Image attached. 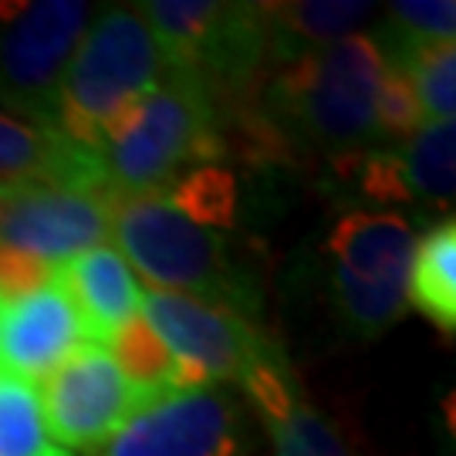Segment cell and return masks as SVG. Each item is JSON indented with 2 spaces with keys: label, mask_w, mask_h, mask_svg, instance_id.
I'll return each mask as SVG.
<instances>
[{
  "label": "cell",
  "mask_w": 456,
  "mask_h": 456,
  "mask_svg": "<svg viewBox=\"0 0 456 456\" xmlns=\"http://www.w3.org/2000/svg\"><path fill=\"white\" fill-rule=\"evenodd\" d=\"M51 277L71 297L88 342H112L118 328H126L139 314L142 291H139L135 271L109 244L75 254L65 264H54Z\"/></svg>",
  "instance_id": "13"
},
{
  "label": "cell",
  "mask_w": 456,
  "mask_h": 456,
  "mask_svg": "<svg viewBox=\"0 0 456 456\" xmlns=\"http://www.w3.org/2000/svg\"><path fill=\"white\" fill-rule=\"evenodd\" d=\"M169 71L193 78L216 109L220 126L257 105L271 75L261 4L149 0L135 4Z\"/></svg>",
  "instance_id": "3"
},
{
  "label": "cell",
  "mask_w": 456,
  "mask_h": 456,
  "mask_svg": "<svg viewBox=\"0 0 456 456\" xmlns=\"http://www.w3.org/2000/svg\"><path fill=\"white\" fill-rule=\"evenodd\" d=\"M112 213L105 193H75L41 183L0 186V247L41 264H65L105 247Z\"/></svg>",
  "instance_id": "10"
},
{
  "label": "cell",
  "mask_w": 456,
  "mask_h": 456,
  "mask_svg": "<svg viewBox=\"0 0 456 456\" xmlns=\"http://www.w3.org/2000/svg\"><path fill=\"white\" fill-rule=\"evenodd\" d=\"M139 314L159 335L169 359L176 365V389H200L237 382L274 342L254 322L216 305L159 288H146Z\"/></svg>",
  "instance_id": "7"
},
{
  "label": "cell",
  "mask_w": 456,
  "mask_h": 456,
  "mask_svg": "<svg viewBox=\"0 0 456 456\" xmlns=\"http://www.w3.org/2000/svg\"><path fill=\"white\" fill-rule=\"evenodd\" d=\"M403 71L412 85V95L419 102V115L429 126L453 122L456 112V48L453 41H443L416 54Z\"/></svg>",
  "instance_id": "23"
},
{
  "label": "cell",
  "mask_w": 456,
  "mask_h": 456,
  "mask_svg": "<svg viewBox=\"0 0 456 456\" xmlns=\"http://www.w3.org/2000/svg\"><path fill=\"white\" fill-rule=\"evenodd\" d=\"M274 436V456H352L342 429L297 395L284 416L264 423Z\"/></svg>",
  "instance_id": "22"
},
{
  "label": "cell",
  "mask_w": 456,
  "mask_h": 456,
  "mask_svg": "<svg viewBox=\"0 0 456 456\" xmlns=\"http://www.w3.org/2000/svg\"><path fill=\"white\" fill-rule=\"evenodd\" d=\"M41 412L51 440L68 453H102V446L126 426L135 409L149 403L105 345L85 342L58 369L41 379Z\"/></svg>",
  "instance_id": "8"
},
{
  "label": "cell",
  "mask_w": 456,
  "mask_h": 456,
  "mask_svg": "<svg viewBox=\"0 0 456 456\" xmlns=\"http://www.w3.org/2000/svg\"><path fill=\"white\" fill-rule=\"evenodd\" d=\"M48 281H51V264H41L34 261V257H24V254H14V250L0 247V305L37 291Z\"/></svg>",
  "instance_id": "25"
},
{
  "label": "cell",
  "mask_w": 456,
  "mask_h": 456,
  "mask_svg": "<svg viewBox=\"0 0 456 456\" xmlns=\"http://www.w3.org/2000/svg\"><path fill=\"white\" fill-rule=\"evenodd\" d=\"M419 126H423V115H419V102L412 95L409 78L395 68H386L382 82H379V95H375V135H379V146L403 142Z\"/></svg>",
  "instance_id": "24"
},
{
  "label": "cell",
  "mask_w": 456,
  "mask_h": 456,
  "mask_svg": "<svg viewBox=\"0 0 456 456\" xmlns=\"http://www.w3.org/2000/svg\"><path fill=\"white\" fill-rule=\"evenodd\" d=\"M88 24L92 4L85 0L0 4V105L54 129L61 82Z\"/></svg>",
  "instance_id": "6"
},
{
  "label": "cell",
  "mask_w": 456,
  "mask_h": 456,
  "mask_svg": "<svg viewBox=\"0 0 456 456\" xmlns=\"http://www.w3.org/2000/svg\"><path fill=\"white\" fill-rule=\"evenodd\" d=\"M240 403L220 386H200L149 399L98 456H240Z\"/></svg>",
  "instance_id": "9"
},
{
  "label": "cell",
  "mask_w": 456,
  "mask_h": 456,
  "mask_svg": "<svg viewBox=\"0 0 456 456\" xmlns=\"http://www.w3.org/2000/svg\"><path fill=\"white\" fill-rule=\"evenodd\" d=\"M386 61L369 34H348L328 48L281 68L257 95V115L281 149L345 156L375 149V95Z\"/></svg>",
  "instance_id": "1"
},
{
  "label": "cell",
  "mask_w": 456,
  "mask_h": 456,
  "mask_svg": "<svg viewBox=\"0 0 456 456\" xmlns=\"http://www.w3.org/2000/svg\"><path fill=\"white\" fill-rule=\"evenodd\" d=\"M227 156L224 129L207 92L180 71H169L118 118L102 149L105 193H156L193 166Z\"/></svg>",
  "instance_id": "4"
},
{
  "label": "cell",
  "mask_w": 456,
  "mask_h": 456,
  "mask_svg": "<svg viewBox=\"0 0 456 456\" xmlns=\"http://www.w3.org/2000/svg\"><path fill=\"white\" fill-rule=\"evenodd\" d=\"M453 0H395L386 7V14H379V24L369 37L375 41L386 68H406L426 48L453 41Z\"/></svg>",
  "instance_id": "17"
},
{
  "label": "cell",
  "mask_w": 456,
  "mask_h": 456,
  "mask_svg": "<svg viewBox=\"0 0 456 456\" xmlns=\"http://www.w3.org/2000/svg\"><path fill=\"white\" fill-rule=\"evenodd\" d=\"M41 183L75 193H105L102 152L75 146L58 129L0 112V186Z\"/></svg>",
  "instance_id": "12"
},
{
  "label": "cell",
  "mask_w": 456,
  "mask_h": 456,
  "mask_svg": "<svg viewBox=\"0 0 456 456\" xmlns=\"http://www.w3.org/2000/svg\"><path fill=\"white\" fill-rule=\"evenodd\" d=\"M166 75L163 51L135 7L92 17L65 71L54 129L75 146L102 152L118 118Z\"/></svg>",
  "instance_id": "5"
},
{
  "label": "cell",
  "mask_w": 456,
  "mask_h": 456,
  "mask_svg": "<svg viewBox=\"0 0 456 456\" xmlns=\"http://www.w3.org/2000/svg\"><path fill=\"white\" fill-rule=\"evenodd\" d=\"M375 14V4L359 0H301V4H261L264 34H267V65L271 75L301 61L305 54L328 48Z\"/></svg>",
  "instance_id": "15"
},
{
  "label": "cell",
  "mask_w": 456,
  "mask_h": 456,
  "mask_svg": "<svg viewBox=\"0 0 456 456\" xmlns=\"http://www.w3.org/2000/svg\"><path fill=\"white\" fill-rule=\"evenodd\" d=\"M112 237L129 267L149 288L186 294L203 305H216L247 322L261 318V284L224 233L190 224L173 210L163 193L109 196Z\"/></svg>",
  "instance_id": "2"
},
{
  "label": "cell",
  "mask_w": 456,
  "mask_h": 456,
  "mask_svg": "<svg viewBox=\"0 0 456 456\" xmlns=\"http://www.w3.org/2000/svg\"><path fill=\"white\" fill-rule=\"evenodd\" d=\"M412 247V224L392 210H352L328 233L331 267L369 288L406 291Z\"/></svg>",
  "instance_id": "14"
},
{
  "label": "cell",
  "mask_w": 456,
  "mask_h": 456,
  "mask_svg": "<svg viewBox=\"0 0 456 456\" xmlns=\"http://www.w3.org/2000/svg\"><path fill=\"white\" fill-rule=\"evenodd\" d=\"M456 129L453 122H440L429 126L423 122L409 139L395 146V159H399V173L406 183V193L412 203H426V207H450L456 190Z\"/></svg>",
  "instance_id": "18"
},
{
  "label": "cell",
  "mask_w": 456,
  "mask_h": 456,
  "mask_svg": "<svg viewBox=\"0 0 456 456\" xmlns=\"http://www.w3.org/2000/svg\"><path fill=\"white\" fill-rule=\"evenodd\" d=\"M88 342L65 288L51 277L45 288L0 305V369L20 379H45Z\"/></svg>",
  "instance_id": "11"
},
{
  "label": "cell",
  "mask_w": 456,
  "mask_h": 456,
  "mask_svg": "<svg viewBox=\"0 0 456 456\" xmlns=\"http://www.w3.org/2000/svg\"><path fill=\"white\" fill-rule=\"evenodd\" d=\"M173 210L186 216L190 224L203 230H230L237 220L240 193H237V176L216 163L193 166L183 176L159 190Z\"/></svg>",
  "instance_id": "19"
},
{
  "label": "cell",
  "mask_w": 456,
  "mask_h": 456,
  "mask_svg": "<svg viewBox=\"0 0 456 456\" xmlns=\"http://www.w3.org/2000/svg\"><path fill=\"white\" fill-rule=\"evenodd\" d=\"M406 305L443 335L456 331V224L443 216L412 247Z\"/></svg>",
  "instance_id": "16"
},
{
  "label": "cell",
  "mask_w": 456,
  "mask_h": 456,
  "mask_svg": "<svg viewBox=\"0 0 456 456\" xmlns=\"http://www.w3.org/2000/svg\"><path fill=\"white\" fill-rule=\"evenodd\" d=\"M112 345H115V355H112L115 365L122 369V375L129 379L135 389L146 392L149 399L176 389V365H173L166 345L146 325L142 314H135L129 325L118 328Z\"/></svg>",
  "instance_id": "21"
},
{
  "label": "cell",
  "mask_w": 456,
  "mask_h": 456,
  "mask_svg": "<svg viewBox=\"0 0 456 456\" xmlns=\"http://www.w3.org/2000/svg\"><path fill=\"white\" fill-rule=\"evenodd\" d=\"M0 456H71L51 440L41 399L28 379L0 369Z\"/></svg>",
  "instance_id": "20"
}]
</instances>
